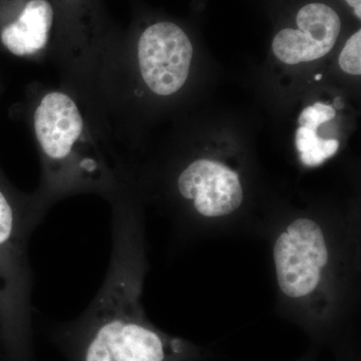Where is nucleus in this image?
<instances>
[{
	"mask_svg": "<svg viewBox=\"0 0 361 361\" xmlns=\"http://www.w3.org/2000/svg\"><path fill=\"white\" fill-rule=\"evenodd\" d=\"M179 341L147 324L128 307L97 316L78 343L77 361H177Z\"/></svg>",
	"mask_w": 361,
	"mask_h": 361,
	"instance_id": "obj_1",
	"label": "nucleus"
},
{
	"mask_svg": "<svg viewBox=\"0 0 361 361\" xmlns=\"http://www.w3.org/2000/svg\"><path fill=\"white\" fill-rule=\"evenodd\" d=\"M278 285L285 295L299 298L315 290L322 270L329 263V250L320 226L310 219H297L282 233L274 245Z\"/></svg>",
	"mask_w": 361,
	"mask_h": 361,
	"instance_id": "obj_2",
	"label": "nucleus"
},
{
	"mask_svg": "<svg viewBox=\"0 0 361 361\" xmlns=\"http://www.w3.org/2000/svg\"><path fill=\"white\" fill-rule=\"evenodd\" d=\"M137 54L142 77L159 96L175 94L186 82L193 47L180 26L169 21L149 26L140 37Z\"/></svg>",
	"mask_w": 361,
	"mask_h": 361,
	"instance_id": "obj_3",
	"label": "nucleus"
},
{
	"mask_svg": "<svg viewBox=\"0 0 361 361\" xmlns=\"http://www.w3.org/2000/svg\"><path fill=\"white\" fill-rule=\"evenodd\" d=\"M298 30L285 28L272 42L273 52L287 65L307 63L326 56L341 30L338 14L323 4L303 6L296 16Z\"/></svg>",
	"mask_w": 361,
	"mask_h": 361,
	"instance_id": "obj_4",
	"label": "nucleus"
},
{
	"mask_svg": "<svg viewBox=\"0 0 361 361\" xmlns=\"http://www.w3.org/2000/svg\"><path fill=\"white\" fill-rule=\"evenodd\" d=\"M178 187L180 195L194 200L195 208L205 217L230 215L243 202L238 174L217 161H193L180 174Z\"/></svg>",
	"mask_w": 361,
	"mask_h": 361,
	"instance_id": "obj_5",
	"label": "nucleus"
},
{
	"mask_svg": "<svg viewBox=\"0 0 361 361\" xmlns=\"http://www.w3.org/2000/svg\"><path fill=\"white\" fill-rule=\"evenodd\" d=\"M82 127L77 104L63 92L47 94L35 111V134L44 153L51 159L59 160L70 155Z\"/></svg>",
	"mask_w": 361,
	"mask_h": 361,
	"instance_id": "obj_6",
	"label": "nucleus"
},
{
	"mask_svg": "<svg viewBox=\"0 0 361 361\" xmlns=\"http://www.w3.org/2000/svg\"><path fill=\"white\" fill-rule=\"evenodd\" d=\"M54 20L49 0H26L16 18L2 26L0 40L14 56H25L44 49Z\"/></svg>",
	"mask_w": 361,
	"mask_h": 361,
	"instance_id": "obj_7",
	"label": "nucleus"
},
{
	"mask_svg": "<svg viewBox=\"0 0 361 361\" xmlns=\"http://www.w3.org/2000/svg\"><path fill=\"white\" fill-rule=\"evenodd\" d=\"M296 148L300 154V160L310 167L322 165L323 161L336 155L339 142L334 139H322L317 130L300 127L296 130Z\"/></svg>",
	"mask_w": 361,
	"mask_h": 361,
	"instance_id": "obj_8",
	"label": "nucleus"
},
{
	"mask_svg": "<svg viewBox=\"0 0 361 361\" xmlns=\"http://www.w3.org/2000/svg\"><path fill=\"white\" fill-rule=\"evenodd\" d=\"M339 66L349 75H360L361 73V32H356L348 39L341 56Z\"/></svg>",
	"mask_w": 361,
	"mask_h": 361,
	"instance_id": "obj_9",
	"label": "nucleus"
},
{
	"mask_svg": "<svg viewBox=\"0 0 361 361\" xmlns=\"http://www.w3.org/2000/svg\"><path fill=\"white\" fill-rule=\"evenodd\" d=\"M336 111L334 106L322 103H315L313 106L304 109L299 116L300 127L317 130L318 128L332 118H336Z\"/></svg>",
	"mask_w": 361,
	"mask_h": 361,
	"instance_id": "obj_10",
	"label": "nucleus"
},
{
	"mask_svg": "<svg viewBox=\"0 0 361 361\" xmlns=\"http://www.w3.org/2000/svg\"><path fill=\"white\" fill-rule=\"evenodd\" d=\"M346 2L355 9V16L358 20L361 18V0H345Z\"/></svg>",
	"mask_w": 361,
	"mask_h": 361,
	"instance_id": "obj_11",
	"label": "nucleus"
},
{
	"mask_svg": "<svg viewBox=\"0 0 361 361\" xmlns=\"http://www.w3.org/2000/svg\"><path fill=\"white\" fill-rule=\"evenodd\" d=\"M322 75H317L315 77V80H322Z\"/></svg>",
	"mask_w": 361,
	"mask_h": 361,
	"instance_id": "obj_12",
	"label": "nucleus"
}]
</instances>
